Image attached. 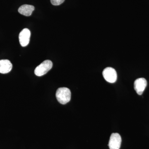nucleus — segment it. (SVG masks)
<instances>
[{
	"mask_svg": "<svg viewBox=\"0 0 149 149\" xmlns=\"http://www.w3.org/2000/svg\"><path fill=\"white\" fill-rule=\"evenodd\" d=\"M58 101L62 104H65L70 101L71 99V92L67 88H59L57 90L56 94Z\"/></svg>",
	"mask_w": 149,
	"mask_h": 149,
	"instance_id": "obj_1",
	"label": "nucleus"
},
{
	"mask_svg": "<svg viewBox=\"0 0 149 149\" xmlns=\"http://www.w3.org/2000/svg\"><path fill=\"white\" fill-rule=\"evenodd\" d=\"M52 66L53 63L50 60L45 61L35 68V74L37 76H43L49 71Z\"/></svg>",
	"mask_w": 149,
	"mask_h": 149,
	"instance_id": "obj_2",
	"label": "nucleus"
},
{
	"mask_svg": "<svg viewBox=\"0 0 149 149\" xmlns=\"http://www.w3.org/2000/svg\"><path fill=\"white\" fill-rule=\"evenodd\" d=\"M103 76L105 80L109 83H114L117 80V75L116 71L111 67H107L104 70Z\"/></svg>",
	"mask_w": 149,
	"mask_h": 149,
	"instance_id": "obj_3",
	"label": "nucleus"
},
{
	"mask_svg": "<svg viewBox=\"0 0 149 149\" xmlns=\"http://www.w3.org/2000/svg\"><path fill=\"white\" fill-rule=\"evenodd\" d=\"M121 136L118 133H112L110 138L108 146L110 149H119L121 146Z\"/></svg>",
	"mask_w": 149,
	"mask_h": 149,
	"instance_id": "obj_4",
	"label": "nucleus"
},
{
	"mask_svg": "<svg viewBox=\"0 0 149 149\" xmlns=\"http://www.w3.org/2000/svg\"><path fill=\"white\" fill-rule=\"evenodd\" d=\"M30 35L31 33L29 29L25 28L22 30L19 35V42L21 46L26 47L29 44Z\"/></svg>",
	"mask_w": 149,
	"mask_h": 149,
	"instance_id": "obj_5",
	"label": "nucleus"
},
{
	"mask_svg": "<svg viewBox=\"0 0 149 149\" xmlns=\"http://www.w3.org/2000/svg\"><path fill=\"white\" fill-rule=\"evenodd\" d=\"M147 85V82L146 79L144 78H138L134 82V89L138 95H141L145 91Z\"/></svg>",
	"mask_w": 149,
	"mask_h": 149,
	"instance_id": "obj_6",
	"label": "nucleus"
},
{
	"mask_svg": "<svg viewBox=\"0 0 149 149\" xmlns=\"http://www.w3.org/2000/svg\"><path fill=\"white\" fill-rule=\"evenodd\" d=\"M13 65L8 60H0V73L6 74L10 72L12 69Z\"/></svg>",
	"mask_w": 149,
	"mask_h": 149,
	"instance_id": "obj_7",
	"label": "nucleus"
},
{
	"mask_svg": "<svg viewBox=\"0 0 149 149\" xmlns=\"http://www.w3.org/2000/svg\"><path fill=\"white\" fill-rule=\"evenodd\" d=\"M35 10L34 6L29 5H23L19 8L18 12L22 15L26 16H29L32 15Z\"/></svg>",
	"mask_w": 149,
	"mask_h": 149,
	"instance_id": "obj_8",
	"label": "nucleus"
},
{
	"mask_svg": "<svg viewBox=\"0 0 149 149\" xmlns=\"http://www.w3.org/2000/svg\"><path fill=\"white\" fill-rule=\"evenodd\" d=\"M52 4L54 6H58L64 2L65 0H50Z\"/></svg>",
	"mask_w": 149,
	"mask_h": 149,
	"instance_id": "obj_9",
	"label": "nucleus"
}]
</instances>
